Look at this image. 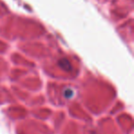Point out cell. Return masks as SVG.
Masks as SVG:
<instances>
[{
  "label": "cell",
  "mask_w": 134,
  "mask_h": 134,
  "mask_svg": "<svg viewBox=\"0 0 134 134\" xmlns=\"http://www.w3.org/2000/svg\"><path fill=\"white\" fill-rule=\"evenodd\" d=\"M64 95H65V98H66V99H70V98L73 97V91L72 90H70V88H68V90H66L64 91Z\"/></svg>",
  "instance_id": "obj_1"
}]
</instances>
